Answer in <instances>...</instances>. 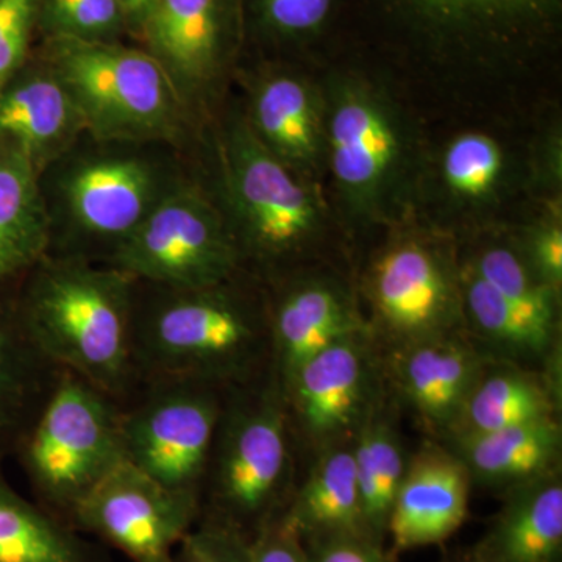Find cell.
I'll return each mask as SVG.
<instances>
[{"mask_svg": "<svg viewBox=\"0 0 562 562\" xmlns=\"http://www.w3.org/2000/svg\"><path fill=\"white\" fill-rule=\"evenodd\" d=\"M341 31L425 68L520 72L557 60L562 0H344Z\"/></svg>", "mask_w": 562, "mask_h": 562, "instance_id": "6da1fadb", "label": "cell"}, {"mask_svg": "<svg viewBox=\"0 0 562 562\" xmlns=\"http://www.w3.org/2000/svg\"><path fill=\"white\" fill-rule=\"evenodd\" d=\"M133 349L140 383L228 387L272 371L265 281L244 272L206 286L136 280Z\"/></svg>", "mask_w": 562, "mask_h": 562, "instance_id": "7a4b0ae2", "label": "cell"}, {"mask_svg": "<svg viewBox=\"0 0 562 562\" xmlns=\"http://www.w3.org/2000/svg\"><path fill=\"white\" fill-rule=\"evenodd\" d=\"M136 280L109 265L47 255L14 286V308L54 364L125 403L139 390Z\"/></svg>", "mask_w": 562, "mask_h": 562, "instance_id": "3957f363", "label": "cell"}, {"mask_svg": "<svg viewBox=\"0 0 562 562\" xmlns=\"http://www.w3.org/2000/svg\"><path fill=\"white\" fill-rule=\"evenodd\" d=\"M188 173L166 144L81 136L40 177L54 257L105 265Z\"/></svg>", "mask_w": 562, "mask_h": 562, "instance_id": "277c9868", "label": "cell"}, {"mask_svg": "<svg viewBox=\"0 0 562 562\" xmlns=\"http://www.w3.org/2000/svg\"><path fill=\"white\" fill-rule=\"evenodd\" d=\"M294 436L276 373L225 390L201 487V517L249 538L294 492Z\"/></svg>", "mask_w": 562, "mask_h": 562, "instance_id": "5b68a950", "label": "cell"}, {"mask_svg": "<svg viewBox=\"0 0 562 562\" xmlns=\"http://www.w3.org/2000/svg\"><path fill=\"white\" fill-rule=\"evenodd\" d=\"M220 203L247 272L276 279L319 235L322 213L305 180L255 138L243 113L217 131Z\"/></svg>", "mask_w": 562, "mask_h": 562, "instance_id": "8992f818", "label": "cell"}, {"mask_svg": "<svg viewBox=\"0 0 562 562\" xmlns=\"http://www.w3.org/2000/svg\"><path fill=\"white\" fill-rule=\"evenodd\" d=\"M44 57L60 74L92 138L166 144L181 151L198 131L149 52L49 40Z\"/></svg>", "mask_w": 562, "mask_h": 562, "instance_id": "52a82bcc", "label": "cell"}, {"mask_svg": "<svg viewBox=\"0 0 562 562\" xmlns=\"http://www.w3.org/2000/svg\"><path fill=\"white\" fill-rule=\"evenodd\" d=\"M33 501L70 527L80 503L125 462L121 405L63 371L14 450Z\"/></svg>", "mask_w": 562, "mask_h": 562, "instance_id": "ba28073f", "label": "cell"}, {"mask_svg": "<svg viewBox=\"0 0 562 562\" xmlns=\"http://www.w3.org/2000/svg\"><path fill=\"white\" fill-rule=\"evenodd\" d=\"M366 74H331L324 102L325 161L357 220L380 221L401 203L412 172V139L401 110Z\"/></svg>", "mask_w": 562, "mask_h": 562, "instance_id": "9c48e42d", "label": "cell"}, {"mask_svg": "<svg viewBox=\"0 0 562 562\" xmlns=\"http://www.w3.org/2000/svg\"><path fill=\"white\" fill-rule=\"evenodd\" d=\"M105 265L135 280L206 286L247 272L220 203L188 176Z\"/></svg>", "mask_w": 562, "mask_h": 562, "instance_id": "30bf717a", "label": "cell"}, {"mask_svg": "<svg viewBox=\"0 0 562 562\" xmlns=\"http://www.w3.org/2000/svg\"><path fill=\"white\" fill-rule=\"evenodd\" d=\"M225 390L192 380L140 384L121 405L125 460L162 486L201 502Z\"/></svg>", "mask_w": 562, "mask_h": 562, "instance_id": "8fae6325", "label": "cell"}, {"mask_svg": "<svg viewBox=\"0 0 562 562\" xmlns=\"http://www.w3.org/2000/svg\"><path fill=\"white\" fill-rule=\"evenodd\" d=\"M195 128L213 117L244 49L243 0H155L140 33Z\"/></svg>", "mask_w": 562, "mask_h": 562, "instance_id": "7c38bea8", "label": "cell"}, {"mask_svg": "<svg viewBox=\"0 0 562 562\" xmlns=\"http://www.w3.org/2000/svg\"><path fill=\"white\" fill-rule=\"evenodd\" d=\"M199 517L198 497L169 490L125 461L80 503L70 527L133 562H172Z\"/></svg>", "mask_w": 562, "mask_h": 562, "instance_id": "4fadbf2b", "label": "cell"}, {"mask_svg": "<svg viewBox=\"0 0 562 562\" xmlns=\"http://www.w3.org/2000/svg\"><path fill=\"white\" fill-rule=\"evenodd\" d=\"M369 331L331 344L281 384L295 439L319 450L350 442L380 406Z\"/></svg>", "mask_w": 562, "mask_h": 562, "instance_id": "5bb4252c", "label": "cell"}, {"mask_svg": "<svg viewBox=\"0 0 562 562\" xmlns=\"http://www.w3.org/2000/svg\"><path fill=\"white\" fill-rule=\"evenodd\" d=\"M368 290L390 350L462 328L460 271L431 244H392L373 262Z\"/></svg>", "mask_w": 562, "mask_h": 562, "instance_id": "9a60e30c", "label": "cell"}, {"mask_svg": "<svg viewBox=\"0 0 562 562\" xmlns=\"http://www.w3.org/2000/svg\"><path fill=\"white\" fill-rule=\"evenodd\" d=\"M472 480L452 449L427 442L409 458L387 532L391 553L447 541L468 519Z\"/></svg>", "mask_w": 562, "mask_h": 562, "instance_id": "2e32d148", "label": "cell"}, {"mask_svg": "<svg viewBox=\"0 0 562 562\" xmlns=\"http://www.w3.org/2000/svg\"><path fill=\"white\" fill-rule=\"evenodd\" d=\"M486 360L461 328L390 350L387 371L422 424L447 438Z\"/></svg>", "mask_w": 562, "mask_h": 562, "instance_id": "e0dca14e", "label": "cell"}, {"mask_svg": "<svg viewBox=\"0 0 562 562\" xmlns=\"http://www.w3.org/2000/svg\"><path fill=\"white\" fill-rule=\"evenodd\" d=\"M272 369L280 386L331 344L369 331L341 288L316 279L265 281Z\"/></svg>", "mask_w": 562, "mask_h": 562, "instance_id": "ac0fdd59", "label": "cell"}, {"mask_svg": "<svg viewBox=\"0 0 562 562\" xmlns=\"http://www.w3.org/2000/svg\"><path fill=\"white\" fill-rule=\"evenodd\" d=\"M87 135L79 106L46 57L29 60L0 91V139L16 144L43 173Z\"/></svg>", "mask_w": 562, "mask_h": 562, "instance_id": "d6986e66", "label": "cell"}, {"mask_svg": "<svg viewBox=\"0 0 562 562\" xmlns=\"http://www.w3.org/2000/svg\"><path fill=\"white\" fill-rule=\"evenodd\" d=\"M244 120L255 138L284 166L305 177L325 161L324 102L303 74L268 66L251 81Z\"/></svg>", "mask_w": 562, "mask_h": 562, "instance_id": "ffe728a7", "label": "cell"}, {"mask_svg": "<svg viewBox=\"0 0 562 562\" xmlns=\"http://www.w3.org/2000/svg\"><path fill=\"white\" fill-rule=\"evenodd\" d=\"M469 562H562V480L558 469L505 492Z\"/></svg>", "mask_w": 562, "mask_h": 562, "instance_id": "44dd1931", "label": "cell"}, {"mask_svg": "<svg viewBox=\"0 0 562 562\" xmlns=\"http://www.w3.org/2000/svg\"><path fill=\"white\" fill-rule=\"evenodd\" d=\"M554 373L487 358L447 439L453 441L557 417L560 384Z\"/></svg>", "mask_w": 562, "mask_h": 562, "instance_id": "7402d4cb", "label": "cell"}, {"mask_svg": "<svg viewBox=\"0 0 562 562\" xmlns=\"http://www.w3.org/2000/svg\"><path fill=\"white\" fill-rule=\"evenodd\" d=\"M462 330L491 360L530 366L557 358L558 322L509 302L468 268L460 269Z\"/></svg>", "mask_w": 562, "mask_h": 562, "instance_id": "603a6c76", "label": "cell"}, {"mask_svg": "<svg viewBox=\"0 0 562 562\" xmlns=\"http://www.w3.org/2000/svg\"><path fill=\"white\" fill-rule=\"evenodd\" d=\"M40 172L16 146L0 139V292L16 286L50 250V221Z\"/></svg>", "mask_w": 562, "mask_h": 562, "instance_id": "cb8c5ba5", "label": "cell"}, {"mask_svg": "<svg viewBox=\"0 0 562 562\" xmlns=\"http://www.w3.org/2000/svg\"><path fill=\"white\" fill-rule=\"evenodd\" d=\"M13 291L0 292V461L13 457L65 371L29 338Z\"/></svg>", "mask_w": 562, "mask_h": 562, "instance_id": "d4e9b609", "label": "cell"}, {"mask_svg": "<svg viewBox=\"0 0 562 562\" xmlns=\"http://www.w3.org/2000/svg\"><path fill=\"white\" fill-rule=\"evenodd\" d=\"M558 417L503 430L453 439V453L471 475L472 484L503 492L558 469L561 454Z\"/></svg>", "mask_w": 562, "mask_h": 562, "instance_id": "484cf974", "label": "cell"}, {"mask_svg": "<svg viewBox=\"0 0 562 562\" xmlns=\"http://www.w3.org/2000/svg\"><path fill=\"white\" fill-rule=\"evenodd\" d=\"M280 517L302 541L333 532H368L350 442L322 452Z\"/></svg>", "mask_w": 562, "mask_h": 562, "instance_id": "4316f807", "label": "cell"}, {"mask_svg": "<svg viewBox=\"0 0 562 562\" xmlns=\"http://www.w3.org/2000/svg\"><path fill=\"white\" fill-rule=\"evenodd\" d=\"M0 562H114L99 543L14 490L0 461Z\"/></svg>", "mask_w": 562, "mask_h": 562, "instance_id": "83f0119b", "label": "cell"}, {"mask_svg": "<svg viewBox=\"0 0 562 562\" xmlns=\"http://www.w3.org/2000/svg\"><path fill=\"white\" fill-rule=\"evenodd\" d=\"M350 443L366 530L383 542L409 458L403 449L401 435L383 416L382 405L364 422Z\"/></svg>", "mask_w": 562, "mask_h": 562, "instance_id": "f1b7e54d", "label": "cell"}, {"mask_svg": "<svg viewBox=\"0 0 562 562\" xmlns=\"http://www.w3.org/2000/svg\"><path fill=\"white\" fill-rule=\"evenodd\" d=\"M344 0H243L244 44L306 54L341 32Z\"/></svg>", "mask_w": 562, "mask_h": 562, "instance_id": "f546056e", "label": "cell"}, {"mask_svg": "<svg viewBox=\"0 0 562 562\" xmlns=\"http://www.w3.org/2000/svg\"><path fill=\"white\" fill-rule=\"evenodd\" d=\"M443 187L453 199L482 203L494 198L506 173V155L492 136L468 132L450 140L442 155Z\"/></svg>", "mask_w": 562, "mask_h": 562, "instance_id": "4dcf8cb0", "label": "cell"}, {"mask_svg": "<svg viewBox=\"0 0 562 562\" xmlns=\"http://www.w3.org/2000/svg\"><path fill=\"white\" fill-rule=\"evenodd\" d=\"M465 266L509 302L543 319L558 322V292L536 277L519 247L492 244L476 251Z\"/></svg>", "mask_w": 562, "mask_h": 562, "instance_id": "1f68e13d", "label": "cell"}, {"mask_svg": "<svg viewBox=\"0 0 562 562\" xmlns=\"http://www.w3.org/2000/svg\"><path fill=\"white\" fill-rule=\"evenodd\" d=\"M36 21L49 40L116 43L125 29L116 0H38Z\"/></svg>", "mask_w": 562, "mask_h": 562, "instance_id": "d6a6232c", "label": "cell"}, {"mask_svg": "<svg viewBox=\"0 0 562 562\" xmlns=\"http://www.w3.org/2000/svg\"><path fill=\"white\" fill-rule=\"evenodd\" d=\"M177 553L184 562H250V538L232 525L202 517Z\"/></svg>", "mask_w": 562, "mask_h": 562, "instance_id": "836d02e7", "label": "cell"}, {"mask_svg": "<svg viewBox=\"0 0 562 562\" xmlns=\"http://www.w3.org/2000/svg\"><path fill=\"white\" fill-rule=\"evenodd\" d=\"M38 0H0V91L29 58Z\"/></svg>", "mask_w": 562, "mask_h": 562, "instance_id": "e575fe53", "label": "cell"}, {"mask_svg": "<svg viewBox=\"0 0 562 562\" xmlns=\"http://www.w3.org/2000/svg\"><path fill=\"white\" fill-rule=\"evenodd\" d=\"M306 562H390L383 542L368 532H333L305 539Z\"/></svg>", "mask_w": 562, "mask_h": 562, "instance_id": "d590c367", "label": "cell"}, {"mask_svg": "<svg viewBox=\"0 0 562 562\" xmlns=\"http://www.w3.org/2000/svg\"><path fill=\"white\" fill-rule=\"evenodd\" d=\"M525 261L539 280L553 291L560 292L562 284V231L561 225H542L531 232L522 247Z\"/></svg>", "mask_w": 562, "mask_h": 562, "instance_id": "8d00e7d4", "label": "cell"}, {"mask_svg": "<svg viewBox=\"0 0 562 562\" xmlns=\"http://www.w3.org/2000/svg\"><path fill=\"white\" fill-rule=\"evenodd\" d=\"M250 562H306L305 546L301 536L277 516L251 536Z\"/></svg>", "mask_w": 562, "mask_h": 562, "instance_id": "74e56055", "label": "cell"}, {"mask_svg": "<svg viewBox=\"0 0 562 562\" xmlns=\"http://www.w3.org/2000/svg\"><path fill=\"white\" fill-rule=\"evenodd\" d=\"M116 2L124 18L125 27L140 36L154 10L155 0H116Z\"/></svg>", "mask_w": 562, "mask_h": 562, "instance_id": "f35d334b", "label": "cell"}, {"mask_svg": "<svg viewBox=\"0 0 562 562\" xmlns=\"http://www.w3.org/2000/svg\"><path fill=\"white\" fill-rule=\"evenodd\" d=\"M446 562H469V561H468V558H465V554L461 553V554H458L457 558H453V560H449Z\"/></svg>", "mask_w": 562, "mask_h": 562, "instance_id": "ab89813d", "label": "cell"}, {"mask_svg": "<svg viewBox=\"0 0 562 562\" xmlns=\"http://www.w3.org/2000/svg\"><path fill=\"white\" fill-rule=\"evenodd\" d=\"M172 562H184L183 560H181V557L179 553L176 552V558H173V561Z\"/></svg>", "mask_w": 562, "mask_h": 562, "instance_id": "60d3db41", "label": "cell"}]
</instances>
